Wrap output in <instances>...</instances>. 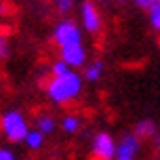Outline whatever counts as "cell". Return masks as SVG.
<instances>
[{
  "label": "cell",
  "instance_id": "6da1fadb",
  "mask_svg": "<svg viewBox=\"0 0 160 160\" xmlns=\"http://www.w3.org/2000/svg\"><path fill=\"white\" fill-rule=\"evenodd\" d=\"M82 93V76L74 72L72 68L63 74L51 76L47 82V97L55 105H68L78 99Z\"/></svg>",
  "mask_w": 160,
  "mask_h": 160
},
{
  "label": "cell",
  "instance_id": "7a4b0ae2",
  "mask_svg": "<svg viewBox=\"0 0 160 160\" xmlns=\"http://www.w3.org/2000/svg\"><path fill=\"white\" fill-rule=\"evenodd\" d=\"M0 131H2V135L7 137L8 141H13V143H21L28 135V118H25L23 112H19V110H8L0 116Z\"/></svg>",
  "mask_w": 160,
  "mask_h": 160
},
{
  "label": "cell",
  "instance_id": "3957f363",
  "mask_svg": "<svg viewBox=\"0 0 160 160\" xmlns=\"http://www.w3.org/2000/svg\"><path fill=\"white\" fill-rule=\"evenodd\" d=\"M53 40L55 44L61 48H68V47H76V44H82V30L80 25L72 19H63L55 25L53 30Z\"/></svg>",
  "mask_w": 160,
  "mask_h": 160
},
{
  "label": "cell",
  "instance_id": "277c9868",
  "mask_svg": "<svg viewBox=\"0 0 160 160\" xmlns=\"http://www.w3.org/2000/svg\"><path fill=\"white\" fill-rule=\"evenodd\" d=\"M80 21H82V28L87 30L88 34H99L101 28H103V19H101V13L93 0H84L80 4Z\"/></svg>",
  "mask_w": 160,
  "mask_h": 160
},
{
  "label": "cell",
  "instance_id": "5b68a950",
  "mask_svg": "<svg viewBox=\"0 0 160 160\" xmlns=\"http://www.w3.org/2000/svg\"><path fill=\"white\" fill-rule=\"evenodd\" d=\"M114 154H116V141H114V137L110 133H97L93 137V156L97 158H103V160H112Z\"/></svg>",
  "mask_w": 160,
  "mask_h": 160
},
{
  "label": "cell",
  "instance_id": "8992f818",
  "mask_svg": "<svg viewBox=\"0 0 160 160\" xmlns=\"http://www.w3.org/2000/svg\"><path fill=\"white\" fill-rule=\"evenodd\" d=\"M137 152H139V137L135 133H127L116 143V154L112 160H135Z\"/></svg>",
  "mask_w": 160,
  "mask_h": 160
},
{
  "label": "cell",
  "instance_id": "52a82bcc",
  "mask_svg": "<svg viewBox=\"0 0 160 160\" xmlns=\"http://www.w3.org/2000/svg\"><path fill=\"white\" fill-rule=\"evenodd\" d=\"M61 59L70 68H82L87 63V48L84 44H76V47H68V48H61Z\"/></svg>",
  "mask_w": 160,
  "mask_h": 160
},
{
  "label": "cell",
  "instance_id": "ba28073f",
  "mask_svg": "<svg viewBox=\"0 0 160 160\" xmlns=\"http://www.w3.org/2000/svg\"><path fill=\"white\" fill-rule=\"evenodd\" d=\"M44 133H40L38 128H30L28 131V135H25V139H23V143L30 148V150H40L42 145H44Z\"/></svg>",
  "mask_w": 160,
  "mask_h": 160
},
{
  "label": "cell",
  "instance_id": "9c48e42d",
  "mask_svg": "<svg viewBox=\"0 0 160 160\" xmlns=\"http://www.w3.org/2000/svg\"><path fill=\"white\" fill-rule=\"evenodd\" d=\"M57 122L55 118L51 116V114H38V118H36V128H38L40 133H44V135H51L53 131H55Z\"/></svg>",
  "mask_w": 160,
  "mask_h": 160
},
{
  "label": "cell",
  "instance_id": "30bf717a",
  "mask_svg": "<svg viewBox=\"0 0 160 160\" xmlns=\"http://www.w3.org/2000/svg\"><path fill=\"white\" fill-rule=\"evenodd\" d=\"M135 135L141 139V137H156V124L152 120H139L135 124Z\"/></svg>",
  "mask_w": 160,
  "mask_h": 160
},
{
  "label": "cell",
  "instance_id": "8fae6325",
  "mask_svg": "<svg viewBox=\"0 0 160 160\" xmlns=\"http://www.w3.org/2000/svg\"><path fill=\"white\" fill-rule=\"evenodd\" d=\"M61 128H63L68 135H74L80 131V116L76 114H65L63 120H61Z\"/></svg>",
  "mask_w": 160,
  "mask_h": 160
},
{
  "label": "cell",
  "instance_id": "7c38bea8",
  "mask_svg": "<svg viewBox=\"0 0 160 160\" xmlns=\"http://www.w3.org/2000/svg\"><path fill=\"white\" fill-rule=\"evenodd\" d=\"M101 76H103V63L101 61H93L88 68H84V78L88 82H97Z\"/></svg>",
  "mask_w": 160,
  "mask_h": 160
},
{
  "label": "cell",
  "instance_id": "4fadbf2b",
  "mask_svg": "<svg viewBox=\"0 0 160 160\" xmlns=\"http://www.w3.org/2000/svg\"><path fill=\"white\" fill-rule=\"evenodd\" d=\"M148 13H150V25L160 34V4H154L152 8H148Z\"/></svg>",
  "mask_w": 160,
  "mask_h": 160
},
{
  "label": "cell",
  "instance_id": "5bb4252c",
  "mask_svg": "<svg viewBox=\"0 0 160 160\" xmlns=\"http://www.w3.org/2000/svg\"><path fill=\"white\" fill-rule=\"evenodd\" d=\"M74 4H76V0H55V8L59 15H70Z\"/></svg>",
  "mask_w": 160,
  "mask_h": 160
},
{
  "label": "cell",
  "instance_id": "9a60e30c",
  "mask_svg": "<svg viewBox=\"0 0 160 160\" xmlns=\"http://www.w3.org/2000/svg\"><path fill=\"white\" fill-rule=\"evenodd\" d=\"M8 55H11V40L4 34H0V61H7Z\"/></svg>",
  "mask_w": 160,
  "mask_h": 160
},
{
  "label": "cell",
  "instance_id": "2e32d148",
  "mask_svg": "<svg viewBox=\"0 0 160 160\" xmlns=\"http://www.w3.org/2000/svg\"><path fill=\"white\" fill-rule=\"evenodd\" d=\"M70 70V65L65 63L63 59H59V61H55V63L51 65V76H57V74H63Z\"/></svg>",
  "mask_w": 160,
  "mask_h": 160
},
{
  "label": "cell",
  "instance_id": "e0dca14e",
  "mask_svg": "<svg viewBox=\"0 0 160 160\" xmlns=\"http://www.w3.org/2000/svg\"><path fill=\"white\" fill-rule=\"evenodd\" d=\"M133 2H135L137 7L145 8V11H148V8H152L154 4H160V0H133Z\"/></svg>",
  "mask_w": 160,
  "mask_h": 160
},
{
  "label": "cell",
  "instance_id": "ac0fdd59",
  "mask_svg": "<svg viewBox=\"0 0 160 160\" xmlns=\"http://www.w3.org/2000/svg\"><path fill=\"white\" fill-rule=\"evenodd\" d=\"M0 160H17V158L8 148H0Z\"/></svg>",
  "mask_w": 160,
  "mask_h": 160
},
{
  "label": "cell",
  "instance_id": "d6986e66",
  "mask_svg": "<svg viewBox=\"0 0 160 160\" xmlns=\"http://www.w3.org/2000/svg\"><path fill=\"white\" fill-rule=\"evenodd\" d=\"M91 160H103V158H97V156H93V158H91Z\"/></svg>",
  "mask_w": 160,
  "mask_h": 160
},
{
  "label": "cell",
  "instance_id": "ffe728a7",
  "mask_svg": "<svg viewBox=\"0 0 160 160\" xmlns=\"http://www.w3.org/2000/svg\"><path fill=\"white\" fill-rule=\"evenodd\" d=\"M118 2H120V4H124V2H127V0H118Z\"/></svg>",
  "mask_w": 160,
  "mask_h": 160
},
{
  "label": "cell",
  "instance_id": "44dd1931",
  "mask_svg": "<svg viewBox=\"0 0 160 160\" xmlns=\"http://www.w3.org/2000/svg\"><path fill=\"white\" fill-rule=\"evenodd\" d=\"M99 2H103V4H105V2H110V0H99Z\"/></svg>",
  "mask_w": 160,
  "mask_h": 160
},
{
  "label": "cell",
  "instance_id": "7402d4cb",
  "mask_svg": "<svg viewBox=\"0 0 160 160\" xmlns=\"http://www.w3.org/2000/svg\"><path fill=\"white\" fill-rule=\"evenodd\" d=\"M25 160H30V158H25Z\"/></svg>",
  "mask_w": 160,
  "mask_h": 160
}]
</instances>
